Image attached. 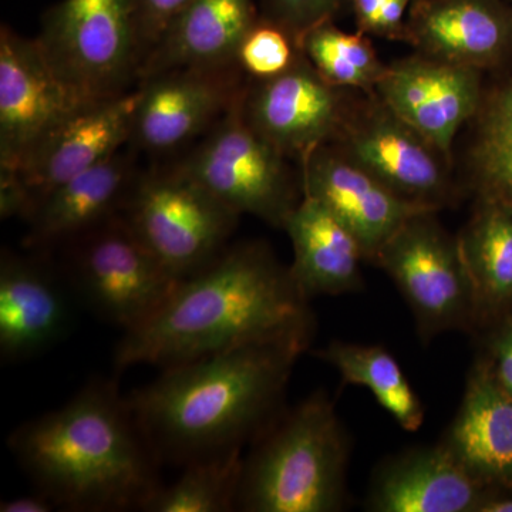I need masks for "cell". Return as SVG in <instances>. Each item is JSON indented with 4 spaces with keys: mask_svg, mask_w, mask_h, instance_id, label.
<instances>
[{
    "mask_svg": "<svg viewBox=\"0 0 512 512\" xmlns=\"http://www.w3.org/2000/svg\"><path fill=\"white\" fill-rule=\"evenodd\" d=\"M315 318L309 301L266 245L225 249L197 274L183 279L163 308L124 332L117 369L180 365L271 340L311 345Z\"/></svg>",
    "mask_w": 512,
    "mask_h": 512,
    "instance_id": "1",
    "label": "cell"
},
{
    "mask_svg": "<svg viewBox=\"0 0 512 512\" xmlns=\"http://www.w3.org/2000/svg\"><path fill=\"white\" fill-rule=\"evenodd\" d=\"M301 340H271L165 367L126 397L158 463L185 466L242 448L282 412Z\"/></svg>",
    "mask_w": 512,
    "mask_h": 512,
    "instance_id": "2",
    "label": "cell"
},
{
    "mask_svg": "<svg viewBox=\"0 0 512 512\" xmlns=\"http://www.w3.org/2000/svg\"><path fill=\"white\" fill-rule=\"evenodd\" d=\"M9 448L60 510L143 511L161 487L160 463L113 380H94L64 406L22 424Z\"/></svg>",
    "mask_w": 512,
    "mask_h": 512,
    "instance_id": "3",
    "label": "cell"
},
{
    "mask_svg": "<svg viewBox=\"0 0 512 512\" xmlns=\"http://www.w3.org/2000/svg\"><path fill=\"white\" fill-rule=\"evenodd\" d=\"M348 431L328 394L284 410L252 440L238 510L336 512L348 500Z\"/></svg>",
    "mask_w": 512,
    "mask_h": 512,
    "instance_id": "4",
    "label": "cell"
},
{
    "mask_svg": "<svg viewBox=\"0 0 512 512\" xmlns=\"http://www.w3.org/2000/svg\"><path fill=\"white\" fill-rule=\"evenodd\" d=\"M37 40L63 82L84 100L126 93L140 76L133 0H62L43 16Z\"/></svg>",
    "mask_w": 512,
    "mask_h": 512,
    "instance_id": "5",
    "label": "cell"
},
{
    "mask_svg": "<svg viewBox=\"0 0 512 512\" xmlns=\"http://www.w3.org/2000/svg\"><path fill=\"white\" fill-rule=\"evenodd\" d=\"M123 212L137 237L181 281L227 249L239 218L178 165L137 177Z\"/></svg>",
    "mask_w": 512,
    "mask_h": 512,
    "instance_id": "6",
    "label": "cell"
},
{
    "mask_svg": "<svg viewBox=\"0 0 512 512\" xmlns=\"http://www.w3.org/2000/svg\"><path fill=\"white\" fill-rule=\"evenodd\" d=\"M241 96L178 167L239 215L284 229L302 200V184L296 183L289 158L245 120Z\"/></svg>",
    "mask_w": 512,
    "mask_h": 512,
    "instance_id": "7",
    "label": "cell"
},
{
    "mask_svg": "<svg viewBox=\"0 0 512 512\" xmlns=\"http://www.w3.org/2000/svg\"><path fill=\"white\" fill-rule=\"evenodd\" d=\"M437 214L421 212L404 222L375 262L412 309L424 343L451 330L471 336L476 332V301L466 262L457 237Z\"/></svg>",
    "mask_w": 512,
    "mask_h": 512,
    "instance_id": "8",
    "label": "cell"
},
{
    "mask_svg": "<svg viewBox=\"0 0 512 512\" xmlns=\"http://www.w3.org/2000/svg\"><path fill=\"white\" fill-rule=\"evenodd\" d=\"M73 279L84 301L124 332L144 325L165 305L181 279L171 274L116 215L77 238Z\"/></svg>",
    "mask_w": 512,
    "mask_h": 512,
    "instance_id": "9",
    "label": "cell"
},
{
    "mask_svg": "<svg viewBox=\"0 0 512 512\" xmlns=\"http://www.w3.org/2000/svg\"><path fill=\"white\" fill-rule=\"evenodd\" d=\"M332 144L406 200L441 211L456 198L453 163L376 92L355 94Z\"/></svg>",
    "mask_w": 512,
    "mask_h": 512,
    "instance_id": "10",
    "label": "cell"
},
{
    "mask_svg": "<svg viewBox=\"0 0 512 512\" xmlns=\"http://www.w3.org/2000/svg\"><path fill=\"white\" fill-rule=\"evenodd\" d=\"M89 103L63 82L37 37L2 26L0 170H16L53 128Z\"/></svg>",
    "mask_w": 512,
    "mask_h": 512,
    "instance_id": "11",
    "label": "cell"
},
{
    "mask_svg": "<svg viewBox=\"0 0 512 512\" xmlns=\"http://www.w3.org/2000/svg\"><path fill=\"white\" fill-rule=\"evenodd\" d=\"M356 92L326 82L303 56L288 72L252 82L241 96L245 120L285 157L303 158L338 136Z\"/></svg>",
    "mask_w": 512,
    "mask_h": 512,
    "instance_id": "12",
    "label": "cell"
},
{
    "mask_svg": "<svg viewBox=\"0 0 512 512\" xmlns=\"http://www.w3.org/2000/svg\"><path fill=\"white\" fill-rule=\"evenodd\" d=\"M483 73L414 52L387 64L375 92L453 163L458 131L483 107Z\"/></svg>",
    "mask_w": 512,
    "mask_h": 512,
    "instance_id": "13",
    "label": "cell"
},
{
    "mask_svg": "<svg viewBox=\"0 0 512 512\" xmlns=\"http://www.w3.org/2000/svg\"><path fill=\"white\" fill-rule=\"evenodd\" d=\"M140 96L138 87L80 107L53 128L16 170H10L28 192L30 217L47 192L120 153L131 140Z\"/></svg>",
    "mask_w": 512,
    "mask_h": 512,
    "instance_id": "14",
    "label": "cell"
},
{
    "mask_svg": "<svg viewBox=\"0 0 512 512\" xmlns=\"http://www.w3.org/2000/svg\"><path fill=\"white\" fill-rule=\"evenodd\" d=\"M238 67L174 69L141 80L131 140L165 153L214 126L241 96Z\"/></svg>",
    "mask_w": 512,
    "mask_h": 512,
    "instance_id": "15",
    "label": "cell"
},
{
    "mask_svg": "<svg viewBox=\"0 0 512 512\" xmlns=\"http://www.w3.org/2000/svg\"><path fill=\"white\" fill-rule=\"evenodd\" d=\"M301 164L302 195L325 205L355 235L372 264L404 222L434 211L400 197L332 143L315 148Z\"/></svg>",
    "mask_w": 512,
    "mask_h": 512,
    "instance_id": "16",
    "label": "cell"
},
{
    "mask_svg": "<svg viewBox=\"0 0 512 512\" xmlns=\"http://www.w3.org/2000/svg\"><path fill=\"white\" fill-rule=\"evenodd\" d=\"M414 52L473 69L512 55V5L505 0H414L404 25Z\"/></svg>",
    "mask_w": 512,
    "mask_h": 512,
    "instance_id": "17",
    "label": "cell"
},
{
    "mask_svg": "<svg viewBox=\"0 0 512 512\" xmlns=\"http://www.w3.org/2000/svg\"><path fill=\"white\" fill-rule=\"evenodd\" d=\"M495 497L437 443L384 460L373 474L366 507L373 512H481Z\"/></svg>",
    "mask_w": 512,
    "mask_h": 512,
    "instance_id": "18",
    "label": "cell"
},
{
    "mask_svg": "<svg viewBox=\"0 0 512 512\" xmlns=\"http://www.w3.org/2000/svg\"><path fill=\"white\" fill-rule=\"evenodd\" d=\"M478 483L512 494V396L477 355L460 409L440 441Z\"/></svg>",
    "mask_w": 512,
    "mask_h": 512,
    "instance_id": "19",
    "label": "cell"
},
{
    "mask_svg": "<svg viewBox=\"0 0 512 512\" xmlns=\"http://www.w3.org/2000/svg\"><path fill=\"white\" fill-rule=\"evenodd\" d=\"M70 322L62 286L45 266L3 252L0 261V353L6 362L39 355Z\"/></svg>",
    "mask_w": 512,
    "mask_h": 512,
    "instance_id": "20",
    "label": "cell"
},
{
    "mask_svg": "<svg viewBox=\"0 0 512 512\" xmlns=\"http://www.w3.org/2000/svg\"><path fill=\"white\" fill-rule=\"evenodd\" d=\"M258 18L254 0H192L143 60L138 77L238 67L239 46Z\"/></svg>",
    "mask_w": 512,
    "mask_h": 512,
    "instance_id": "21",
    "label": "cell"
},
{
    "mask_svg": "<svg viewBox=\"0 0 512 512\" xmlns=\"http://www.w3.org/2000/svg\"><path fill=\"white\" fill-rule=\"evenodd\" d=\"M284 229L295 255L289 271L308 301L362 289V245L325 205L302 195Z\"/></svg>",
    "mask_w": 512,
    "mask_h": 512,
    "instance_id": "22",
    "label": "cell"
},
{
    "mask_svg": "<svg viewBox=\"0 0 512 512\" xmlns=\"http://www.w3.org/2000/svg\"><path fill=\"white\" fill-rule=\"evenodd\" d=\"M133 163L123 153L57 185L29 218V245L47 247L82 237L126 207L136 183Z\"/></svg>",
    "mask_w": 512,
    "mask_h": 512,
    "instance_id": "23",
    "label": "cell"
},
{
    "mask_svg": "<svg viewBox=\"0 0 512 512\" xmlns=\"http://www.w3.org/2000/svg\"><path fill=\"white\" fill-rule=\"evenodd\" d=\"M474 200L457 239L473 285L476 336L512 313V204L484 195Z\"/></svg>",
    "mask_w": 512,
    "mask_h": 512,
    "instance_id": "24",
    "label": "cell"
},
{
    "mask_svg": "<svg viewBox=\"0 0 512 512\" xmlns=\"http://www.w3.org/2000/svg\"><path fill=\"white\" fill-rule=\"evenodd\" d=\"M312 355L335 367L343 383L366 387L403 430H420L424 407L402 367L383 346L333 340Z\"/></svg>",
    "mask_w": 512,
    "mask_h": 512,
    "instance_id": "25",
    "label": "cell"
},
{
    "mask_svg": "<svg viewBox=\"0 0 512 512\" xmlns=\"http://www.w3.org/2000/svg\"><path fill=\"white\" fill-rule=\"evenodd\" d=\"M184 473L160 488L144 505L148 512H227L238 510L244 457L242 448L185 464Z\"/></svg>",
    "mask_w": 512,
    "mask_h": 512,
    "instance_id": "26",
    "label": "cell"
},
{
    "mask_svg": "<svg viewBox=\"0 0 512 512\" xmlns=\"http://www.w3.org/2000/svg\"><path fill=\"white\" fill-rule=\"evenodd\" d=\"M298 45L316 72L339 89L375 92L386 72L387 64L380 60L370 36L345 32L333 19L303 33Z\"/></svg>",
    "mask_w": 512,
    "mask_h": 512,
    "instance_id": "27",
    "label": "cell"
},
{
    "mask_svg": "<svg viewBox=\"0 0 512 512\" xmlns=\"http://www.w3.org/2000/svg\"><path fill=\"white\" fill-rule=\"evenodd\" d=\"M470 148V188L512 204V77L485 96Z\"/></svg>",
    "mask_w": 512,
    "mask_h": 512,
    "instance_id": "28",
    "label": "cell"
},
{
    "mask_svg": "<svg viewBox=\"0 0 512 512\" xmlns=\"http://www.w3.org/2000/svg\"><path fill=\"white\" fill-rule=\"evenodd\" d=\"M301 56L295 37L278 23L259 16L238 49L237 66L252 82L288 72Z\"/></svg>",
    "mask_w": 512,
    "mask_h": 512,
    "instance_id": "29",
    "label": "cell"
},
{
    "mask_svg": "<svg viewBox=\"0 0 512 512\" xmlns=\"http://www.w3.org/2000/svg\"><path fill=\"white\" fill-rule=\"evenodd\" d=\"M350 0H264V18L288 30L296 42L313 26L335 20Z\"/></svg>",
    "mask_w": 512,
    "mask_h": 512,
    "instance_id": "30",
    "label": "cell"
},
{
    "mask_svg": "<svg viewBox=\"0 0 512 512\" xmlns=\"http://www.w3.org/2000/svg\"><path fill=\"white\" fill-rule=\"evenodd\" d=\"M414 0H350L357 32L403 42L407 13Z\"/></svg>",
    "mask_w": 512,
    "mask_h": 512,
    "instance_id": "31",
    "label": "cell"
},
{
    "mask_svg": "<svg viewBox=\"0 0 512 512\" xmlns=\"http://www.w3.org/2000/svg\"><path fill=\"white\" fill-rule=\"evenodd\" d=\"M191 2L192 0H133L143 60Z\"/></svg>",
    "mask_w": 512,
    "mask_h": 512,
    "instance_id": "32",
    "label": "cell"
},
{
    "mask_svg": "<svg viewBox=\"0 0 512 512\" xmlns=\"http://www.w3.org/2000/svg\"><path fill=\"white\" fill-rule=\"evenodd\" d=\"M476 338L480 355L505 392L512 396V313L488 326Z\"/></svg>",
    "mask_w": 512,
    "mask_h": 512,
    "instance_id": "33",
    "label": "cell"
},
{
    "mask_svg": "<svg viewBox=\"0 0 512 512\" xmlns=\"http://www.w3.org/2000/svg\"><path fill=\"white\" fill-rule=\"evenodd\" d=\"M57 505L50 500L42 491H35L33 494L20 495L10 498L0 504L2 512H50L55 511Z\"/></svg>",
    "mask_w": 512,
    "mask_h": 512,
    "instance_id": "34",
    "label": "cell"
},
{
    "mask_svg": "<svg viewBox=\"0 0 512 512\" xmlns=\"http://www.w3.org/2000/svg\"><path fill=\"white\" fill-rule=\"evenodd\" d=\"M481 512H512V494L495 497Z\"/></svg>",
    "mask_w": 512,
    "mask_h": 512,
    "instance_id": "35",
    "label": "cell"
},
{
    "mask_svg": "<svg viewBox=\"0 0 512 512\" xmlns=\"http://www.w3.org/2000/svg\"><path fill=\"white\" fill-rule=\"evenodd\" d=\"M505 2L511 3L512 5V0H505Z\"/></svg>",
    "mask_w": 512,
    "mask_h": 512,
    "instance_id": "36",
    "label": "cell"
}]
</instances>
